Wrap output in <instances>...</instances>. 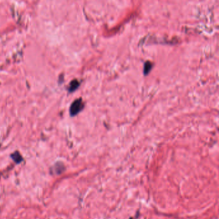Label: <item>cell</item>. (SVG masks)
<instances>
[{"label": "cell", "instance_id": "6da1fadb", "mask_svg": "<svg viewBox=\"0 0 219 219\" xmlns=\"http://www.w3.org/2000/svg\"><path fill=\"white\" fill-rule=\"evenodd\" d=\"M84 107V104L82 98L76 99L71 104L70 108V113L71 116H74L82 110Z\"/></svg>", "mask_w": 219, "mask_h": 219}, {"label": "cell", "instance_id": "7a4b0ae2", "mask_svg": "<svg viewBox=\"0 0 219 219\" xmlns=\"http://www.w3.org/2000/svg\"><path fill=\"white\" fill-rule=\"evenodd\" d=\"M80 86V82L79 81L76 79H75L72 80L70 84V86L68 87V91L70 92H73L77 89Z\"/></svg>", "mask_w": 219, "mask_h": 219}, {"label": "cell", "instance_id": "3957f363", "mask_svg": "<svg viewBox=\"0 0 219 219\" xmlns=\"http://www.w3.org/2000/svg\"><path fill=\"white\" fill-rule=\"evenodd\" d=\"M152 68V63L151 61H146L144 64L143 73L145 75H147L149 73Z\"/></svg>", "mask_w": 219, "mask_h": 219}, {"label": "cell", "instance_id": "277c9868", "mask_svg": "<svg viewBox=\"0 0 219 219\" xmlns=\"http://www.w3.org/2000/svg\"><path fill=\"white\" fill-rule=\"evenodd\" d=\"M11 157L12 158V159L15 162V163H19L23 160L22 156H21V154L17 151L15 152L14 153H13L11 155Z\"/></svg>", "mask_w": 219, "mask_h": 219}, {"label": "cell", "instance_id": "5b68a950", "mask_svg": "<svg viewBox=\"0 0 219 219\" xmlns=\"http://www.w3.org/2000/svg\"><path fill=\"white\" fill-rule=\"evenodd\" d=\"M129 219H133V218H130Z\"/></svg>", "mask_w": 219, "mask_h": 219}]
</instances>
